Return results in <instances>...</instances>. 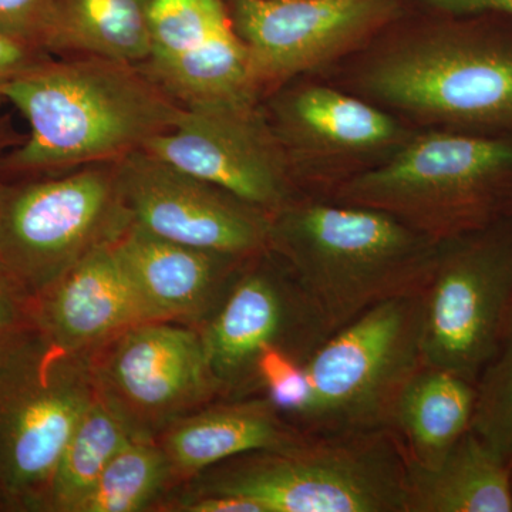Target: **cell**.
Wrapping results in <instances>:
<instances>
[{"label": "cell", "mask_w": 512, "mask_h": 512, "mask_svg": "<svg viewBox=\"0 0 512 512\" xmlns=\"http://www.w3.org/2000/svg\"><path fill=\"white\" fill-rule=\"evenodd\" d=\"M305 436L265 396L217 400L175 421L157 437L178 487L252 451L278 450Z\"/></svg>", "instance_id": "d6986e66"}, {"label": "cell", "mask_w": 512, "mask_h": 512, "mask_svg": "<svg viewBox=\"0 0 512 512\" xmlns=\"http://www.w3.org/2000/svg\"><path fill=\"white\" fill-rule=\"evenodd\" d=\"M446 241L512 210V137L436 130L410 136L375 167L329 192Z\"/></svg>", "instance_id": "277c9868"}, {"label": "cell", "mask_w": 512, "mask_h": 512, "mask_svg": "<svg viewBox=\"0 0 512 512\" xmlns=\"http://www.w3.org/2000/svg\"><path fill=\"white\" fill-rule=\"evenodd\" d=\"M446 18L376 50L360 86L420 123L512 137V19Z\"/></svg>", "instance_id": "3957f363"}, {"label": "cell", "mask_w": 512, "mask_h": 512, "mask_svg": "<svg viewBox=\"0 0 512 512\" xmlns=\"http://www.w3.org/2000/svg\"><path fill=\"white\" fill-rule=\"evenodd\" d=\"M178 487L170 461L153 439H131L114 454L77 512L156 511Z\"/></svg>", "instance_id": "cb8c5ba5"}, {"label": "cell", "mask_w": 512, "mask_h": 512, "mask_svg": "<svg viewBox=\"0 0 512 512\" xmlns=\"http://www.w3.org/2000/svg\"><path fill=\"white\" fill-rule=\"evenodd\" d=\"M114 251L154 320L201 326L249 258L188 247L131 222Z\"/></svg>", "instance_id": "ac0fdd59"}, {"label": "cell", "mask_w": 512, "mask_h": 512, "mask_svg": "<svg viewBox=\"0 0 512 512\" xmlns=\"http://www.w3.org/2000/svg\"><path fill=\"white\" fill-rule=\"evenodd\" d=\"M143 150L271 215L301 195L288 154L258 103L183 107L174 126Z\"/></svg>", "instance_id": "7c38bea8"}, {"label": "cell", "mask_w": 512, "mask_h": 512, "mask_svg": "<svg viewBox=\"0 0 512 512\" xmlns=\"http://www.w3.org/2000/svg\"><path fill=\"white\" fill-rule=\"evenodd\" d=\"M30 328V299L0 275V349Z\"/></svg>", "instance_id": "83f0119b"}, {"label": "cell", "mask_w": 512, "mask_h": 512, "mask_svg": "<svg viewBox=\"0 0 512 512\" xmlns=\"http://www.w3.org/2000/svg\"><path fill=\"white\" fill-rule=\"evenodd\" d=\"M470 429L512 467V322L476 382Z\"/></svg>", "instance_id": "d4e9b609"}, {"label": "cell", "mask_w": 512, "mask_h": 512, "mask_svg": "<svg viewBox=\"0 0 512 512\" xmlns=\"http://www.w3.org/2000/svg\"><path fill=\"white\" fill-rule=\"evenodd\" d=\"M259 94L328 66L399 15L400 0H231Z\"/></svg>", "instance_id": "4fadbf2b"}, {"label": "cell", "mask_w": 512, "mask_h": 512, "mask_svg": "<svg viewBox=\"0 0 512 512\" xmlns=\"http://www.w3.org/2000/svg\"><path fill=\"white\" fill-rule=\"evenodd\" d=\"M144 70L183 107L258 103L248 47L225 0H154Z\"/></svg>", "instance_id": "9a60e30c"}, {"label": "cell", "mask_w": 512, "mask_h": 512, "mask_svg": "<svg viewBox=\"0 0 512 512\" xmlns=\"http://www.w3.org/2000/svg\"><path fill=\"white\" fill-rule=\"evenodd\" d=\"M154 0H52L47 53L141 66L151 50Z\"/></svg>", "instance_id": "7402d4cb"}, {"label": "cell", "mask_w": 512, "mask_h": 512, "mask_svg": "<svg viewBox=\"0 0 512 512\" xmlns=\"http://www.w3.org/2000/svg\"><path fill=\"white\" fill-rule=\"evenodd\" d=\"M97 396L136 439H153L175 421L221 400L200 329L150 320L92 356Z\"/></svg>", "instance_id": "8fae6325"}, {"label": "cell", "mask_w": 512, "mask_h": 512, "mask_svg": "<svg viewBox=\"0 0 512 512\" xmlns=\"http://www.w3.org/2000/svg\"><path fill=\"white\" fill-rule=\"evenodd\" d=\"M0 140H2V137H0ZM5 156H0V167H2V160ZM3 181V175H2V168H0V183Z\"/></svg>", "instance_id": "4dcf8cb0"}, {"label": "cell", "mask_w": 512, "mask_h": 512, "mask_svg": "<svg viewBox=\"0 0 512 512\" xmlns=\"http://www.w3.org/2000/svg\"><path fill=\"white\" fill-rule=\"evenodd\" d=\"M0 99L28 123V138L0 167L22 178L119 161L183 111L140 66L94 56L47 57L6 83Z\"/></svg>", "instance_id": "6da1fadb"}, {"label": "cell", "mask_w": 512, "mask_h": 512, "mask_svg": "<svg viewBox=\"0 0 512 512\" xmlns=\"http://www.w3.org/2000/svg\"><path fill=\"white\" fill-rule=\"evenodd\" d=\"M131 222L188 247L252 258L268 251L272 215L146 150L116 161Z\"/></svg>", "instance_id": "5bb4252c"}, {"label": "cell", "mask_w": 512, "mask_h": 512, "mask_svg": "<svg viewBox=\"0 0 512 512\" xmlns=\"http://www.w3.org/2000/svg\"><path fill=\"white\" fill-rule=\"evenodd\" d=\"M423 293L390 299L333 332L303 363L308 399L289 419L311 436L392 430L423 363Z\"/></svg>", "instance_id": "52a82bcc"}, {"label": "cell", "mask_w": 512, "mask_h": 512, "mask_svg": "<svg viewBox=\"0 0 512 512\" xmlns=\"http://www.w3.org/2000/svg\"><path fill=\"white\" fill-rule=\"evenodd\" d=\"M49 53L0 30V89L10 80L43 62Z\"/></svg>", "instance_id": "f1b7e54d"}, {"label": "cell", "mask_w": 512, "mask_h": 512, "mask_svg": "<svg viewBox=\"0 0 512 512\" xmlns=\"http://www.w3.org/2000/svg\"><path fill=\"white\" fill-rule=\"evenodd\" d=\"M30 320L59 348L92 357L128 329L154 319L109 244L33 296Z\"/></svg>", "instance_id": "e0dca14e"}, {"label": "cell", "mask_w": 512, "mask_h": 512, "mask_svg": "<svg viewBox=\"0 0 512 512\" xmlns=\"http://www.w3.org/2000/svg\"><path fill=\"white\" fill-rule=\"evenodd\" d=\"M50 23L52 0H0V30L6 35L45 50Z\"/></svg>", "instance_id": "4316f807"}, {"label": "cell", "mask_w": 512, "mask_h": 512, "mask_svg": "<svg viewBox=\"0 0 512 512\" xmlns=\"http://www.w3.org/2000/svg\"><path fill=\"white\" fill-rule=\"evenodd\" d=\"M96 396L92 357L36 329L0 349V511L45 512L59 458Z\"/></svg>", "instance_id": "8992f818"}, {"label": "cell", "mask_w": 512, "mask_h": 512, "mask_svg": "<svg viewBox=\"0 0 512 512\" xmlns=\"http://www.w3.org/2000/svg\"><path fill=\"white\" fill-rule=\"evenodd\" d=\"M200 329L221 400L262 396L256 363L279 348L303 363L332 335L308 293L271 251L241 266Z\"/></svg>", "instance_id": "30bf717a"}, {"label": "cell", "mask_w": 512, "mask_h": 512, "mask_svg": "<svg viewBox=\"0 0 512 512\" xmlns=\"http://www.w3.org/2000/svg\"><path fill=\"white\" fill-rule=\"evenodd\" d=\"M407 460L392 430L305 434L252 451L180 485L245 498L262 512H406Z\"/></svg>", "instance_id": "5b68a950"}, {"label": "cell", "mask_w": 512, "mask_h": 512, "mask_svg": "<svg viewBox=\"0 0 512 512\" xmlns=\"http://www.w3.org/2000/svg\"><path fill=\"white\" fill-rule=\"evenodd\" d=\"M476 393V383L466 377L421 366L404 387L393 416L392 431L407 460L436 467L470 430Z\"/></svg>", "instance_id": "44dd1931"}, {"label": "cell", "mask_w": 512, "mask_h": 512, "mask_svg": "<svg viewBox=\"0 0 512 512\" xmlns=\"http://www.w3.org/2000/svg\"><path fill=\"white\" fill-rule=\"evenodd\" d=\"M271 126L298 184L328 185L382 163L410 134L392 114L319 84L292 87L271 103Z\"/></svg>", "instance_id": "2e32d148"}, {"label": "cell", "mask_w": 512, "mask_h": 512, "mask_svg": "<svg viewBox=\"0 0 512 512\" xmlns=\"http://www.w3.org/2000/svg\"><path fill=\"white\" fill-rule=\"evenodd\" d=\"M136 439L99 396L77 423L57 463L45 512H77L114 454Z\"/></svg>", "instance_id": "603a6c76"}, {"label": "cell", "mask_w": 512, "mask_h": 512, "mask_svg": "<svg viewBox=\"0 0 512 512\" xmlns=\"http://www.w3.org/2000/svg\"><path fill=\"white\" fill-rule=\"evenodd\" d=\"M448 18L494 13L512 19V0H421Z\"/></svg>", "instance_id": "f546056e"}, {"label": "cell", "mask_w": 512, "mask_h": 512, "mask_svg": "<svg viewBox=\"0 0 512 512\" xmlns=\"http://www.w3.org/2000/svg\"><path fill=\"white\" fill-rule=\"evenodd\" d=\"M131 224L116 161L0 183V275L32 299Z\"/></svg>", "instance_id": "ba28073f"}, {"label": "cell", "mask_w": 512, "mask_h": 512, "mask_svg": "<svg viewBox=\"0 0 512 512\" xmlns=\"http://www.w3.org/2000/svg\"><path fill=\"white\" fill-rule=\"evenodd\" d=\"M259 392L289 421L308 399V380L301 362L279 348H268L256 363Z\"/></svg>", "instance_id": "484cf974"}, {"label": "cell", "mask_w": 512, "mask_h": 512, "mask_svg": "<svg viewBox=\"0 0 512 512\" xmlns=\"http://www.w3.org/2000/svg\"><path fill=\"white\" fill-rule=\"evenodd\" d=\"M406 512H512V467L470 429L436 467L407 460Z\"/></svg>", "instance_id": "ffe728a7"}, {"label": "cell", "mask_w": 512, "mask_h": 512, "mask_svg": "<svg viewBox=\"0 0 512 512\" xmlns=\"http://www.w3.org/2000/svg\"><path fill=\"white\" fill-rule=\"evenodd\" d=\"M423 303L424 365L476 383L512 322V214L441 241Z\"/></svg>", "instance_id": "9c48e42d"}, {"label": "cell", "mask_w": 512, "mask_h": 512, "mask_svg": "<svg viewBox=\"0 0 512 512\" xmlns=\"http://www.w3.org/2000/svg\"><path fill=\"white\" fill-rule=\"evenodd\" d=\"M510 214H512V210H511Z\"/></svg>", "instance_id": "1f68e13d"}, {"label": "cell", "mask_w": 512, "mask_h": 512, "mask_svg": "<svg viewBox=\"0 0 512 512\" xmlns=\"http://www.w3.org/2000/svg\"><path fill=\"white\" fill-rule=\"evenodd\" d=\"M440 244L387 212L299 195L272 215L268 251L333 333L379 303L423 293Z\"/></svg>", "instance_id": "7a4b0ae2"}]
</instances>
